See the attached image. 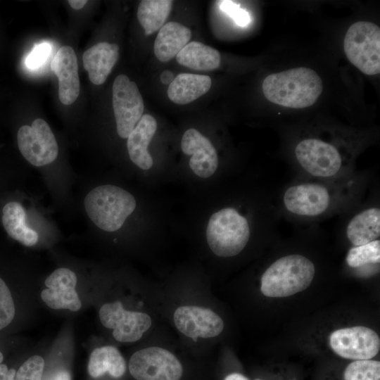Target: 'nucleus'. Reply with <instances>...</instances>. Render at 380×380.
<instances>
[{"label":"nucleus","instance_id":"obj_29","mask_svg":"<svg viewBox=\"0 0 380 380\" xmlns=\"http://www.w3.org/2000/svg\"><path fill=\"white\" fill-rule=\"evenodd\" d=\"M219 3L220 10L230 16L237 25L246 27L251 22L248 13L238 4L232 1H220Z\"/></svg>","mask_w":380,"mask_h":380},{"label":"nucleus","instance_id":"obj_4","mask_svg":"<svg viewBox=\"0 0 380 380\" xmlns=\"http://www.w3.org/2000/svg\"><path fill=\"white\" fill-rule=\"evenodd\" d=\"M315 262L298 253L281 256L264 271L260 291L267 297L283 298L306 289L315 278Z\"/></svg>","mask_w":380,"mask_h":380},{"label":"nucleus","instance_id":"obj_11","mask_svg":"<svg viewBox=\"0 0 380 380\" xmlns=\"http://www.w3.org/2000/svg\"><path fill=\"white\" fill-rule=\"evenodd\" d=\"M99 318L106 328L113 330L115 339L122 343L139 340L152 323L148 314L127 310L118 300L103 305L99 310Z\"/></svg>","mask_w":380,"mask_h":380},{"label":"nucleus","instance_id":"obj_34","mask_svg":"<svg viewBox=\"0 0 380 380\" xmlns=\"http://www.w3.org/2000/svg\"><path fill=\"white\" fill-rule=\"evenodd\" d=\"M224 380H248V379L241 374L232 373L227 375Z\"/></svg>","mask_w":380,"mask_h":380},{"label":"nucleus","instance_id":"obj_32","mask_svg":"<svg viewBox=\"0 0 380 380\" xmlns=\"http://www.w3.org/2000/svg\"><path fill=\"white\" fill-rule=\"evenodd\" d=\"M69 5L74 9L79 10L82 8L87 3V0H69Z\"/></svg>","mask_w":380,"mask_h":380},{"label":"nucleus","instance_id":"obj_8","mask_svg":"<svg viewBox=\"0 0 380 380\" xmlns=\"http://www.w3.org/2000/svg\"><path fill=\"white\" fill-rule=\"evenodd\" d=\"M129 370L136 380H179L183 374L179 359L158 346L136 351L129 359Z\"/></svg>","mask_w":380,"mask_h":380},{"label":"nucleus","instance_id":"obj_14","mask_svg":"<svg viewBox=\"0 0 380 380\" xmlns=\"http://www.w3.org/2000/svg\"><path fill=\"white\" fill-rule=\"evenodd\" d=\"M77 279L71 270L61 267L55 270L45 280L46 289L41 293L42 300L51 308L79 310L82 303L75 287Z\"/></svg>","mask_w":380,"mask_h":380},{"label":"nucleus","instance_id":"obj_5","mask_svg":"<svg viewBox=\"0 0 380 380\" xmlns=\"http://www.w3.org/2000/svg\"><path fill=\"white\" fill-rule=\"evenodd\" d=\"M252 227L248 218L233 206H227L210 217L206 239L211 251L220 258L234 257L248 245Z\"/></svg>","mask_w":380,"mask_h":380},{"label":"nucleus","instance_id":"obj_1","mask_svg":"<svg viewBox=\"0 0 380 380\" xmlns=\"http://www.w3.org/2000/svg\"><path fill=\"white\" fill-rule=\"evenodd\" d=\"M370 177L355 172L334 179L296 177L275 197L281 217L296 223L315 224L335 215H342L365 199Z\"/></svg>","mask_w":380,"mask_h":380},{"label":"nucleus","instance_id":"obj_23","mask_svg":"<svg viewBox=\"0 0 380 380\" xmlns=\"http://www.w3.org/2000/svg\"><path fill=\"white\" fill-rule=\"evenodd\" d=\"M176 59L179 64L200 71L217 69L220 64L219 51L199 42H189Z\"/></svg>","mask_w":380,"mask_h":380},{"label":"nucleus","instance_id":"obj_19","mask_svg":"<svg viewBox=\"0 0 380 380\" xmlns=\"http://www.w3.org/2000/svg\"><path fill=\"white\" fill-rule=\"evenodd\" d=\"M190 30L177 23L168 22L160 29L154 42V53L162 62H167L176 56L189 42Z\"/></svg>","mask_w":380,"mask_h":380},{"label":"nucleus","instance_id":"obj_16","mask_svg":"<svg viewBox=\"0 0 380 380\" xmlns=\"http://www.w3.org/2000/svg\"><path fill=\"white\" fill-rule=\"evenodd\" d=\"M51 68L58 80L59 100L63 104H72L80 91L78 65L73 49L70 46H61L55 54Z\"/></svg>","mask_w":380,"mask_h":380},{"label":"nucleus","instance_id":"obj_33","mask_svg":"<svg viewBox=\"0 0 380 380\" xmlns=\"http://www.w3.org/2000/svg\"><path fill=\"white\" fill-rule=\"evenodd\" d=\"M53 380H71V378L68 371L62 370L55 375Z\"/></svg>","mask_w":380,"mask_h":380},{"label":"nucleus","instance_id":"obj_10","mask_svg":"<svg viewBox=\"0 0 380 380\" xmlns=\"http://www.w3.org/2000/svg\"><path fill=\"white\" fill-rule=\"evenodd\" d=\"M113 107L117 132L121 138H127L141 118L144 104L136 83L125 75L114 80Z\"/></svg>","mask_w":380,"mask_h":380},{"label":"nucleus","instance_id":"obj_22","mask_svg":"<svg viewBox=\"0 0 380 380\" xmlns=\"http://www.w3.org/2000/svg\"><path fill=\"white\" fill-rule=\"evenodd\" d=\"M126 371V362L120 351L114 346L97 348L91 353L88 372L93 378L108 373L114 378L122 376Z\"/></svg>","mask_w":380,"mask_h":380},{"label":"nucleus","instance_id":"obj_21","mask_svg":"<svg viewBox=\"0 0 380 380\" xmlns=\"http://www.w3.org/2000/svg\"><path fill=\"white\" fill-rule=\"evenodd\" d=\"M1 222L7 234L21 244L32 246L38 242L39 234L27 224L25 210L20 203H6L2 209Z\"/></svg>","mask_w":380,"mask_h":380},{"label":"nucleus","instance_id":"obj_25","mask_svg":"<svg viewBox=\"0 0 380 380\" xmlns=\"http://www.w3.org/2000/svg\"><path fill=\"white\" fill-rule=\"evenodd\" d=\"M347 265L353 269L363 268L369 265H379L380 262V239L367 244L352 246L346 256Z\"/></svg>","mask_w":380,"mask_h":380},{"label":"nucleus","instance_id":"obj_24","mask_svg":"<svg viewBox=\"0 0 380 380\" xmlns=\"http://www.w3.org/2000/svg\"><path fill=\"white\" fill-rule=\"evenodd\" d=\"M173 1L170 0H142L137 9V18L146 35L158 31L167 18Z\"/></svg>","mask_w":380,"mask_h":380},{"label":"nucleus","instance_id":"obj_6","mask_svg":"<svg viewBox=\"0 0 380 380\" xmlns=\"http://www.w3.org/2000/svg\"><path fill=\"white\" fill-rule=\"evenodd\" d=\"M136 205L132 194L112 184L94 188L84 201L86 213L91 222L99 229L109 232L120 229Z\"/></svg>","mask_w":380,"mask_h":380},{"label":"nucleus","instance_id":"obj_31","mask_svg":"<svg viewBox=\"0 0 380 380\" xmlns=\"http://www.w3.org/2000/svg\"><path fill=\"white\" fill-rule=\"evenodd\" d=\"M160 81L164 84H170L174 80V75L170 70H165L160 75Z\"/></svg>","mask_w":380,"mask_h":380},{"label":"nucleus","instance_id":"obj_37","mask_svg":"<svg viewBox=\"0 0 380 380\" xmlns=\"http://www.w3.org/2000/svg\"><path fill=\"white\" fill-rule=\"evenodd\" d=\"M3 358H4L3 355H2V353L0 352V364H1V362H2V360H3Z\"/></svg>","mask_w":380,"mask_h":380},{"label":"nucleus","instance_id":"obj_26","mask_svg":"<svg viewBox=\"0 0 380 380\" xmlns=\"http://www.w3.org/2000/svg\"><path fill=\"white\" fill-rule=\"evenodd\" d=\"M343 377L344 380H380V362L355 360L347 366Z\"/></svg>","mask_w":380,"mask_h":380},{"label":"nucleus","instance_id":"obj_35","mask_svg":"<svg viewBox=\"0 0 380 380\" xmlns=\"http://www.w3.org/2000/svg\"><path fill=\"white\" fill-rule=\"evenodd\" d=\"M8 369L4 364H0V380H4L8 373Z\"/></svg>","mask_w":380,"mask_h":380},{"label":"nucleus","instance_id":"obj_27","mask_svg":"<svg viewBox=\"0 0 380 380\" xmlns=\"http://www.w3.org/2000/svg\"><path fill=\"white\" fill-rule=\"evenodd\" d=\"M44 367V359L39 355H33L20 367L15 380H42Z\"/></svg>","mask_w":380,"mask_h":380},{"label":"nucleus","instance_id":"obj_3","mask_svg":"<svg viewBox=\"0 0 380 380\" xmlns=\"http://www.w3.org/2000/svg\"><path fill=\"white\" fill-rule=\"evenodd\" d=\"M262 91L270 102L291 108L313 105L322 91V82L312 69L300 67L271 74L262 82Z\"/></svg>","mask_w":380,"mask_h":380},{"label":"nucleus","instance_id":"obj_9","mask_svg":"<svg viewBox=\"0 0 380 380\" xmlns=\"http://www.w3.org/2000/svg\"><path fill=\"white\" fill-rule=\"evenodd\" d=\"M19 151L25 160L36 167L53 163L58 155V146L48 123L35 119L31 126L23 125L17 133Z\"/></svg>","mask_w":380,"mask_h":380},{"label":"nucleus","instance_id":"obj_30","mask_svg":"<svg viewBox=\"0 0 380 380\" xmlns=\"http://www.w3.org/2000/svg\"><path fill=\"white\" fill-rule=\"evenodd\" d=\"M51 50L50 44L46 42L37 45L26 58L27 67L30 69H36L41 66L48 58Z\"/></svg>","mask_w":380,"mask_h":380},{"label":"nucleus","instance_id":"obj_38","mask_svg":"<svg viewBox=\"0 0 380 380\" xmlns=\"http://www.w3.org/2000/svg\"><path fill=\"white\" fill-rule=\"evenodd\" d=\"M255 380H262V379H255Z\"/></svg>","mask_w":380,"mask_h":380},{"label":"nucleus","instance_id":"obj_15","mask_svg":"<svg viewBox=\"0 0 380 380\" xmlns=\"http://www.w3.org/2000/svg\"><path fill=\"white\" fill-rule=\"evenodd\" d=\"M181 148L186 155H191L189 166L198 177H211L218 167V156L210 141L197 129L190 128L183 134Z\"/></svg>","mask_w":380,"mask_h":380},{"label":"nucleus","instance_id":"obj_20","mask_svg":"<svg viewBox=\"0 0 380 380\" xmlns=\"http://www.w3.org/2000/svg\"><path fill=\"white\" fill-rule=\"evenodd\" d=\"M211 84L212 80L209 76L182 73L169 84L167 96L177 104H188L206 94Z\"/></svg>","mask_w":380,"mask_h":380},{"label":"nucleus","instance_id":"obj_13","mask_svg":"<svg viewBox=\"0 0 380 380\" xmlns=\"http://www.w3.org/2000/svg\"><path fill=\"white\" fill-rule=\"evenodd\" d=\"M176 328L196 341L220 335L224 329L222 319L212 310L198 305H182L173 315Z\"/></svg>","mask_w":380,"mask_h":380},{"label":"nucleus","instance_id":"obj_18","mask_svg":"<svg viewBox=\"0 0 380 380\" xmlns=\"http://www.w3.org/2000/svg\"><path fill=\"white\" fill-rule=\"evenodd\" d=\"M156 129V119L149 114H145L127 137V147L130 160L144 170L150 169L153 163L148 146Z\"/></svg>","mask_w":380,"mask_h":380},{"label":"nucleus","instance_id":"obj_7","mask_svg":"<svg viewBox=\"0 0 380 380\" xmlns=\"http://www.w3.org/2000/svg\"><path fill=\"white\" fill-rule=\"evenodd\" d=\"M348 61L367 75L380 72V28L373 23L357 21L348 28L343 40Z\"/></svg>","mask_w":380,"mask_h":380},{"label":"nucleus","instance_id":"obj_28","mask_svg":"<svg viewBox=\"0 0 380 380\" xmlns=\"http://www.w3.org/2000/svg\"><path fill=\"white\" fill-rule=\"evenodd\" d=\"M14 316L15 305L11 291L0 278V330L8 326Z\"/></svg>","mask_w":380,"mask_h":380},{"label":"nucleus","instance_id":"obj_2","mask_svg":"<svg viewBox=\"0 0 380 380\" xmlns=\"http://www.w3.org/2000/svg\"><path fill=\"white\" fill-rule=\"evenodd\" d=\"M296 177L334 179L353 174L352 158L334 143L319 137L299 140L293 148Z\"/></svg>","mask_w":380,"mask_h":380},{"label":"nucleus","instance_id":"obj_17","mask_svg":"<svg viewBox=\"0 0 380 380\" xmlns=\"http://www.w3.org/2000/svg\"><path fill=\"white\" fill-rule=\"evenodd\" d=\"M119 57V46L116 44L99 42L85 51L83 65L90 81L96 85L106 82Z\"/></svg>","mask_w":380,"mask_h":380},{"label":"nucleus","instance_id":"obj_36","mask_svg":"<svg viewBox=\"0 0 380 380\" xmlns=\"http://www.w3.org/2000/svg\"><path fill=\"white\" fill-rule=\"evenodd\" d=\"M16 371L14 369H9L6 378L4 380H15Z\"/></svg>","mask_w":380,"mask_h":380},{"label":"nucleus","instance_id":"obj_12","mask_svg":"<svg viewBox=\"0 0 380 380\" xmlns=\"http://www.w3.org/2000/svg\"><path fill=\"white\" fill-rule=\"evenodd\" d=\"M331 349L339 356L354 360H370L380 349L378 334L370 328L355 326L333 331L329 337Z\"/></svg>","mask_w":380,"mask_h":380}]
</instances>
